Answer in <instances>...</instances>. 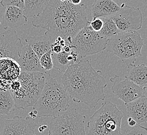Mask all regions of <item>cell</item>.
I'll list each match as a JSON object with an SVG mask.
<instances>
[{"label":"cell","instance_id":"obj_12","mask_svg":"<svg viewBox=\"0 0 147 135\" xmlns=\"http://www.w3.org/2000/svg\"><path fill=\"white\" fill-rule=\"evenodd\" d=\"M23 46L16 30L8 29L0 33V59L10 58L17 62Z\"/></svg>","mask_w":147,"mask_h":135},{"label":"cell","instance_id":"obj_6","mask_svg":"<svg viewBox=\"0 0 147 135\" xmlns=\"http://www.w3.org/2000/svg\"><path fill=\"white\" fill-rule=\"evenodd\" d=\"M144 45V40L137 31L119 32L109 39L107 48L123 63H134L137 58L142 56Z\"/></svg>","mask_w":147,"mask_h":135},{"label":"cell","instance_id":"obj_20","mask_svg":"<svg viewBox=\"0 0 147 135\" xmlns=\"http://www.w3.org/2000/svg\"><path fill=\"white\" fill-rule=\"evenodd\" d=\"M15 101L9 90H0V116H8L14 109Z\"/></svg>","mask_w":147,"mask_h":135},{"label":"cell","instance_id":"obj_19","mask_svg":"<svg viewBox=\"0 0 147 135\" xmlns=\"http://www.w3.org/2000/svg\"><path fill=\"white\" fill-rule=\"evenodd\" d=\"M49 0H25L23 13L27 19L37 17L41 14Z\"/></svg>","mask_w":147,"mask_h":135},{"label":"cell","instance_id":"obj_14","mask_svg":"<svg viewBox=\"0 0 147 135\" xmlns=\"http://www.w3.org/2000/svg\"><path fill=\"white\" fill-rule=\"evenodd\" d=\"M57 39L53 34L47 31L43 35L28 36L26 38L25 41L40 59L43 54L52 50Z\"/></svg>","mask_w":147,"mask_h":135},{"label":"cell","instance_id":"obj_30","mask_svg":"<svg viewBox=\"0 0 147 135\" xmlns=\"http://www.w3.org/2000/svg\"><path fill=\"white\" fill-rule=\"evenodd\" d=\"M71 46H68L65 45V46L63 48V51L66 53H69L71 51Z\"/></svg>","mask_w":147,"mask_h":135},{"label":"cell","instance_id":"obj_26","mask_svg":"<svg viewBox=\"0 0 147 135\" xmlns=\"http://www.w3.org/2000/svg\"><path fill=\"white\" fill-rule=\"evenodd\" d=\"M103 25V22L101 18H96V19H92V20L89 22V26L93 31L99 32L101 31Z\"/></svg>","mask_w":147,"mask_h":135},{"label":"cell","instance_id":"obj_23","mask_svg":"<svg viewBox=\"0 0 147 135\" xmlns=\"http://www.w3.org/2000/svg\"><path fill=\"white\" fill-rule=\"evenodd\" d=\"M40 63L41 66L45 71L51 70L53 68L52 59L51 57V51L43 54L40 58Z\"/></svg>","mask_w":147,"mask_h":135},{"label":"cell","instance_id":"obj_24","mask_svg":"<svg viewBox=\"0 0 147 135\" xmlns=\"http://www.w3.org/2000/svg\"><path fill=\"white\" fill-rule=\"evenodd\" d=\"M125 135H147V128L137 124L135 126L128 129Z\"/></svg>","mask_w":147,"mask_h":135},{"label":"cell","instance_id":"obj_28","mask_svg":"<svg viewBox=\"0 0 147 135\" xmlns=\"http://www.w3.org/2000/svg\"><path fill=\"white\" fill-rule=\"evenodd\" d=\"M63 48L61 45H59V44H57L55 43H54L53 45V46H52L51 51L52 52L54 53H60L62 51Z\"/></svg>","mask_w":147,"mask_h":135},{"label":"cell","instance_id":"obj_17","mask_svg":"<svg viewBox=\"0 0 147 135\" xmlns=\"http://www.w3.org/2000/svg\"><path fill=\"white\" fill-rule=\"evenodd\" d=\"M121 6L114 0H95L91 7L93 19L110 17L119 11Z\"/></svg>","mask_w":147,"mask_h":135},{"label":"cell","instance_id":"obj_8","mask_svg":"<svg viewBox=\"0 0 147 135\" xmlns=\"http://www.w3.org/2000/svg\"><path fill=\"white\" fill-rule=\"evenodd\" d=\"M109 39L101 37L88 25L82 29L74 37L71 47L81 59L105 50Z\"/></svg>","mask_w":147,"mask_h":135},{"label":"cell","instance_id":"obj_13","mask_svg":"<svg viewBox=\"0 0 147 135\" xmlns=\"http://www.w3.org/2000/svg\"><path fill=\"white\" fill-rule=\"evenodd\" d=\"M17 63L20 65L22 72H46L41 66L40 59L37 54L28 44L23 46L20 51Z\"/></svg>","mask_w":147,"mask_h":135},{"label":"cell","instance_id":"obj_22","mask_svg":"<svg viewBox=\"0 0 147 135\" xmlns=\"http://www.w3.org/2000/svg\"><path fill=\"white\" fill-rule=\"evenodd\" d=\"M68 53L63 51L60 53H55L51 51L53 68L64 73L67 68L71 65L67 60Z\"/></svg>","mask_w":147,"mask_h":135},{"label":"cell","instance_id":"obj_21","mask_svg":"<svg viewBox=\"0 0 147 135\" xmlns=\"http://www.w3.org/2000/svg\"><path fill=\"white\" fill-rule=\"evenodd\" d=\"M101 19L103 22V25L101 31L98 32L101 37L110 39L112 37L120 32L110 17H104Z\"/></svg>","mask_w":147,"mask_h":135},{"label":"cell","instance_id":"obj_33","mask_svg":"<svg viewBox=\"0 0 147 135\" xmlns=\"http://www.w3.org/2000/svg\"><path fill=\"white\" fill-rule=\"evenodd\" d=\"M29 115L30 118H34V119L37 118V116L35 115L32 111H31V112H30L29 113Z\"/></svg>","mask_w":147,"mask_h":135},{"label":"cell","instance_id":"obj_29","mask_svg":"<svg viewBox=\"0 0 147 135\" xmlns=\"http://www.w3.org/2000/svg\"><path fill=\"white\" fill-rule=\"evenodd\" d=\"M128 124V125L131 127L135 126L136 124H137L136 123V121L134 120L133 119L131 118H128L127 119Z\"/></svg>","mask_w":147,"mask_h":135},{"label":"cell","instance_id":"obj_27","mask_svg":"<svg viewBox=\"0 0 147 135\" xmlns=\"http://www.w3.org/2000/svg\"><path fill=\"white\" fill-rule=\"evenodd\" d=\"M20 87V83L18 79L16 81H14L12 82L11 85V92H15L16 90H18Z\"/></svg>","mask_w":147,"mask_h":135},{"label":"cell","instance_id":"obj_25","mask_svg":"<svg viewBox=\"0 0 147 135\" xmlns=\"http://www.w3.org/2000/svg\"><path fill=\"white\" fill-rule=\"evenodd\" d=\"M25 0H1V5L3 7L14 6L22 9L24 8Z\"/></svg>","mask_w":147,"mask_h":135},{"label":"cell","instance_id":"obj_9","mask_svg":"<svg viewBox=\"0 0 147 135\" xmlns=\"http://www.w3.org/2000/svg\"><path fill=\"white\" fill-rule=\"evenodd\" d=\"M110 18L120 32L137 31L142 28L143 18L139 8L123 4L119 11Z\"/></svg>","mask_w":147,"mask_h":135},{"label":"cell","instance_id":"obj_32","mask_svg":"<svg viewBox=\"0 0 147 135\" xmlns=\"http://www.w3.org/2000/svg\"><path fill=\"white\" fill-rule=\"evenodd\" d=\"M48 128V126L47 125H42V126H40L39 127L38 130L40 132H42L45 130H46Z\"/></svg>","mask_w":147,"mask_h":135},{"label":"cell","instance_id":"obj_5","mask_svg":"<svg viewBox=\"0 0 147 135\" xmlns=\"http://www.w3.org/2000/svg\"><path fill=\"white\" fill-rule=\"evenodd\" d=\"M18 80L20 87L11 92L17 109H25L34 106L43 90L45 81V73L21 72Z\"/></svg>","mask_w":147,"mask_h":135},{"label":"cell","instance_id":"obj_15","mask_svg":"<svg viewBox=\"0 0 147 135\" xmlns=\"http://www.w3.org/2000/svg\"><path fill=\"white\" fill-rule=\"evenodd\" d=\"M125 105L128 118H131L140 125L147 122V96L139 97Z\"/></svg>","mask_w":147,"mask_h":135},{"label":"cell","instance_id":"obj_18","mask_svg":"<svg viewBox=\"0 0 147 135\" xmlns=\"http://www.w3.org/2000/svg\"><path fill=\"white\" fill-rule=\"evenodd\" d=\"M125 78L144 88H147V67L144 64L137 65L134 63L127 65V73Z\"/></svg>","mask_w":147,"mask_h":135},{"label":"cell","instance_id":"obj_3","mask_svg":"<svg viewBox=\"0 0 147 135\" xmlns=\"http://www.w3.org/2000/svg\"><path fill=\"white\" fill-rule=\"evenodd\" d=\"M69 100L63 85L54 78L45 81L42 90L32 111L37 118H55L67 110Z\"/></svg>","mask_w":147,"mask_h":135},{"label":"cell","instance_id":"obj_34","mask_svg":"<svg viewBox=\"0 0 147 135\" xmlns=\"http://www.w3.org/2000/svg\"><path fill=\"white\" fill-rule=\"evenodd\" d=\"M67 1H68V2H71V0H66Z\"/></svg>","mask_w":147,"mask_h":135},{"label":"cell","instance_id":"obj_16","mask_svg":"<svg viewBox=\"0 0 147 135\" xmlns=\"http://www.w3.org/2000/svg\"><path fill=\"white\" fill-rule=\"evenodd\" d=\"M27 20L24 15L23 9L14 6H7L2 18L3 29L6 30L17 28L25 25Z\"/></svg>","mask_w":147,"mask_h":135},{"label":"cell","instance_id":"obj_7","mask_svg":"<svg viewBox=\"0 0 147 135\" xmlns=\"http://www.w3.org/2000/svg\"><path fill=\"white\" fill-rule=\"evenodd\" d=\"M86 118L75 110H66L51 118L48 135H86Z\"/></svg>","mask_w":147,"mask_h":135},{"label":"cell","instance_id":"obj_31","mask_svg":"<svg viewBox=\"0 0 147 135\" xmlns=\"http://www.w3.org/2000/svg\"><path fill=\"white\" fill-rule=\"evenodd\" d=\"M82 0H71V3L75 5H78L80 4Z\"/></svg>","mask_w":147,"mask_h":135},{"label":"cell","instance_id":"obj_4","mask_svg":"<svg viewBox=\"0 0 147 135\" xmlns=\"http://www.w3.org/2000/svg\"><path fill=\"white\" fill-rule=\"evenodd\" d=\"M123 114L116 104L106 100L90 118L86 135H123L121 124Z\"/></svg>","mask_w":147,"mask_h":135},{"label":"cell","instance_id":"obj_10","mask_svg":"<svg viewBox=\"0 0 147 135\" xmlns=\"http://www.w3.org/2000/svg\"><path fill=\"white\" fill-rule=\"evenodd\" d=\"M110 80L113 83L111 87L112 93L125 104L139 97L147 96V88L139 86L126 78L122 80L116 75L111 78Z\"/></svg>","mask_w":147,"mask_h":135},{"label":"cell","instance_id":"obj_1","mask_svg":"<svg viewBox=\"0 0 147 135\" xmlns=\"http://www.w3.org/2000/svg\"><path fill=\"white\" fill-rule=\"evenodd\" d=\"M86 9L84 4L75 5L67 1L49 0L42 13L34 18L32 25L64 41L73 39L82 29L89 25Z\"/></svg>","mask_w":147,"mask_h":135},{"label":"cell","instance_id":"obj_2","mask_svg":"<svg viewBox=\"0 0 147 135\" xmlns=\"http://www.w3.org/2000/svg\"><path fill=\"white\" fill-rule=\"evenodd\" d=\"M62 84L74 102L83 103L91 108L105 100L107 83L101 71L93 68L88 60H81L69 65L62 77Z\"/></svg>","mask_w":147,"mask_h":135},{"label":"cell","instance_id":"obj_11","mask_svg":"<svg viewBox=\"0 0 147 135\" xmlns=\"http://www.w3.org/2000/svg\"><path fill=\"white\" fill-rule=\"evenodd\" d=\"M37 126L34 119L30 116H15L11 119L0 120V135H36Z\"/></svg>","mask_w":147,"mask_h":135}]
</instances>
